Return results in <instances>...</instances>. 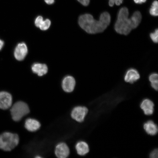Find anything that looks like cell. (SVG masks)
I'll list each match as a JSON object with an SVG mask.
<instances>
[{
	"mask_svg": "<svg viewBox=\"0 0 158 158\" xmlns=\"http://www.w3.org/2000/svg\"><path fill=\"white\" fill-rule=\"evenodd\" d=\"M128 15L129 12L127 8L123 7L120 10L114 25L116 32L127 35L132 29L136 28L139 25L142 19V15L139 11L135 12L131 18H128Z\"/></svg>",
	"mask_w": 158,
	"mask_h": 158,
	"instance_id": "6da1fadb",
	"label": "cell"
},
{
	"mask_svg": "<svg viewBox=\"0 0 158 158\" xmlns=\"http://www.w3.org/2000/svg\"><path fill=\"white\" fill-rule=\"evenodd\" d=\"M110 22V15L107 12L101 15L99 20L94 19L92 15L86 14L81 15L78 21L80 27L90 34L102 32L107 28Z\"/></svg>",
	"mask_w": 158,
	"mask_h": 158,
	"instance_id": "7a4b0ae2",
	"label": "cell"
},
{
	"mask_svg": "<svg viewBox=\"0 0 158 158\" xmlns=\"http://www.w3.org/2000/svg\"><path fill=\"white\" fill-rule=\"evenodd\" d=\"M19 140L17 134L4 132L0 134V149L10 151L18 145Z\"/></svg>",
	"mask_w": 158,
	"mask_h": 158,
	"instance_id": "3957f363",
	"label": "cell"
},
{
	"mask_svg": "<svg viewBox=\"0 0 158 158\" xmlns=\"http://www.w3.org/2000/svg\"><path fill=\"white\" fill-rule=\"evenodd\" d=\"M10 111L13 119L18 122L29 113L30 110L26 103L19 101L16 102L11 106Z\"/></svg>",
	"mask_w": 158,
	"mask_h": 158,
	"instance_id": "277c9868",
	"label": "cell"
},
{
	"mask_svg": "<svg viewBox=\"0 0 158 158\" xmlns=\"http://www.w3.org/2000/svg\"><path fill=\"white\" fill-rule=\"evenodd\" d=\"M88 110L85 106H77L73 108L71 113L73 119L79 122L84 121L85 118L88 114Z\"/></svg>",
	"mask_w": 158,
	"mask_h": 158,
	"instance_id": "5b68a950",
	"label": "cell"
},
{
	"mask_svg": "<svg viewBox=\"0 0 158 158\" xmlns=\"http://www.w3.org/2000/svg\"><path fill=\"white\" fill-rule=\"evenodd\" d=\"M13 98L11 94L5 91L0 92V109L6 110L10 108Z\"/></svg>",
	"mask_w": 158,
	"mask_h": 158,
	"instance_id": "8992f818",
	"label": "cell"
},
{
	"mask_svg": "<svg viewBox=\"0 0 158 158\" xmlns=\"http://www.w3.org/2000/svg\"><path fill=\"white\" fill-rule=\"evenodd\" d=\"M27 53V48L25 43H19L15 49L14 55L17 60L21 61L26 56Z\"/></svg>",
	"mask_w": 158,
	"mask_h": 158,
	"instance_id": "52a82bcc",
	"label": "cell"
},
{
	"mask_svg": "<svg viewBox=\"0 0 158 158\" xmlns=\"http://www.w3.org/2000/svg\"><path fill=\"white\" fill-rule=\"evenodd\" d=\"M76 84V81L73 77L66 76L62 81V87L63 90L67 93L72 92L74 90Z\"/></svg>",
	"mask_w": 158,
	"mask_h": 158,
	"instance_id": "ba28073f",
	"label": "cell"
},
{
	"mask_svg": "<svg viewBox=\"0 0 158 158\" xmlns=\"http://www.w3.org/2000/svg\"><path fill=\"white\" fill-rule=\"evenodd\" d=\"M70 149L68 145L64 143L58 144L55 149V155L57 157L59 158L68 157L70 154Z\"/></svg>",
	"mask_w": 158,
	"mask_h": 158,
	"instance_id": "9c48e42d",
	"label": "cell"
},
{
	"mask_svg": "<svg viewBox=\"0 0 158 158\" xmlns=\"http://www.w3.org/2000/svg\"><path fill=\"white\" fill-rule=\"evenodd\" d=\"M154 104L151 100L146 99L142 102L140 106L144 114L147 115H151L154 112Z\"/></svg>",
	"mask_w": 158,
	"mask_h": 158,
	"instance_id": "30bf717a",
	"label": "cell"
},
{
	"mask_svg": "<svg viewBox=\"0 0 158 158\" xmlns=\"http://www.w3.org/2000/svg\"><path fill=\"white\" fill-rule=\"evenodd\" d=\"M140 78V75L137 70L131 69L128 70L124 77V80L127 82L133 84Z\"/></svg>",
	"mask_w": 158,
	"mask_h": 158,
	"instance_id": "8fae6325",
	"label": "cell"
},
{
	"mask_svg": "<svg viewBox=\"0 0 158 158\" xmlns=\"http://www.w3.org/2000/svg\"><path fill=\"white\" fill-rule=\"evenodd\" d=\"M25 127L28 131L34 132L39 130L41 127L40 123L37 120L29 118L26 120Z\"/></svg>",
	"mask_w": 158,
	"mask_h": 158,
	"instance_id": "7c38bea8",
	"label": "cell"
},
{
	"mask_svg": "<svg viewBox=\"0 0 158 158\" xmlns=\"http://www.w3.org/2000/svg\"><path fill=\"white\" fill-rule=\"evenodd\" d=\"M31 69L33 72L39 76H42L47 73L48 68L45 64L35 63L32 65Z\"/></svg>",
	"mask_w": 158,
	"mask_h": 158,
	"instance_id": "4fadbf2b",
	"label": "cell"
},
{
	"mask_svg": "<svg viewBox=\"0 0 158 158\" xmlns=\"http://www.w3.org/2000/svg\"><path fill=\"white\" fill-rule=\"evenodd\" d=\"M143 128L145 131L149 135H155L158 133L157 126L151 120H150L144 124Z\"/></svg>",
	"mask_w": 158,
	"mask_h": 158,
	"instance_id": "5bb4252c",
	"label": "cell"
},
{
	"mask_svg": "<svg viewBox=\"0 0 158 158\" xmlns=\"http://www.w3.org/2000/svg\"><path fill=\"white\" fill-rule=\"evenodd\" d=\"M77 152L79 155L84 156L89 151L88 144L84 141H80L76 146Z\"/></svg>",
	"mask_w": 158,
	"mask_h": 158,
	"instance_id": "9a60e30c",
	"label": "cell"
},
{
	"mask_svg": "<svg viewBox=\"0 0 158 158\" xmlns=\"http://www.w3.org/2000/svg\"><path fill=\"white\" fill-rule=\"evenodd\" d=\"M158 75L157 73H153L150 75L149 80L151 82L152 87L157 91L158 89Z\"/></svg>",
	"mask_w": 158,
	"mask_h": 158,
	"instance_id": "2e32d148",
	"label": "cell"
},
{
	"mask_svg": "<svg viewBox=\"0 0 158 158\" xmlns=\"http://www.w3.org/2000/svg\"><path fill=\"white\" fill-rule=\"evenodd\" d=\"M158 2L157 1H154L151 6L149 12L150 14L153 16H157L158 15Z\"/></svg>",
	"mask_w": 158,
	"mask_h": 158,
	"instance_id": "e0dca14e",
	"label": "cell"
},
{
	"mask_svg": "<svg viewBox=\"0 0 158 158\" xmlns=\"http://www.w3.org/2000/svg\"><path fill=\"white\" fill-rule=\"evenodd\" d=\"M51 24V22L50 20L46 19L43 21L39 27L41 30H47L50 27Z\"/></svg>",
	"mask_w": 158,
	"mask_h": 158,
	"instance_id": "ac0fdd59",
	"label": "cell"
},
{
	"mask_svg": "<svg viewBox=\"0 0 158 158\" xmlns=\"http://www.w3.org/2000/svg\"><path fill=\"white\" fill-rule=\"evenodd\" d=\"M158 29L156 30L153 33H152L150 34V37L153 42L155 43H158Z\"/></svg>",
	"mask_w": 158,
	"mask_h": 158,
	"instance_id": "d6986e66",
	"label": "cell"
},
{
	"mask_svg": "<svg viewBox=\"0 0 158 158\" xmlns=\"http://www.w3.org/2000/svg\"><path fill=\"white\" fill-rule=\"evenodd\" d=\"M123 0H109V4L110 6L112 7L115 4L116 5L119 6L123 2Z\"/></svg>",
	"mask_w": 158,
	"mask_h": 158,
	"instance_id": "ffe728a7",
	"label": "cell"
},
{
	"mask_svg": "<svg viewBox=\"0 0 158 158\" xmlns=\"http://www.w3.org/2000/svg\"><path fill=\"white\" fill-rule=\"evenodd\" d=\"M43 21V18L41 16L37 17L35 20V24L37 27H39Z\"/></svg>",
	"mask_w": 158,
	"mask_h": 158,
	"instance_id": "44dd1931",
	"label": "cell"
},
{
	"mask_svg": "<svg viewBox=\"0 0 158 158\" xmlns=\"http://www.w3.org/2000/svg\"><path fill=\"white\" fill-rule=\"evenodd\" d=\"M158 151L157 149H155L150 154V157L151 158H157Z\"/></svg>",
	"mask_w": 158,
	"mask_h": 158,
	"instance_id": "7402d4cb",
	"label": "cell"
},
{
	"mask_svg": "<svg viewBox=\"0 0 158 158\" xmlns=\"http://www.w3.org/2000/svg\"><path fill=\"white\" fill-rule=\"evenodd\" d=\"M77 1L84 6H87L90 2V0H77Z\"/></svg>",
	"mask_w": 158,
	"mask_h": 158,
	"instance_id": "603a6c76",
	"label": "cell"
},
{
	"mask_svg": "<svg viewBox=\"0 0 158 158\" xmlns=\"http://www.w3.org/2000/svg\"><path fill=\"white\" fill-rule=\"evenodd\" d=\"M135 3L137 4H141L145 2L147 0H134Z\"/></svg>",
	"mask_w": 158,
	"mask_h": 158,
	"instance_id": "cb8c5ba5",
	"label": "cell"
},
{
	"mask_svg": "<svg viewBox=\"0 0 158 158\" xmlns=\"http://www.w3.org/2000/svg\"><path fill=\"white\" fill-rule=\"evenodd\" d=\"M45 1L47 4L51 5L54 3L55 0H45Z\"/></svg>",
	"mask_w": 158,
	"mask_h": 158,
	"instance_id": "d4e9b609",
	"label": "cell"
},
{
	"mask_svg": "<svg viewBox=\"0 0 158 158\" xmlns=\"http://www.w3.org/2000/svg\"><path fill=\"white\" fill-rule=\"evenodd\" d=\"M4 44V43L3 41L0 39V50H1Z\"/></svg>",
	"mask_w": 158,
	"mask_h": 158,
	"instance_id": "484cf974",
	"label": "cell"
}]
</instances>
